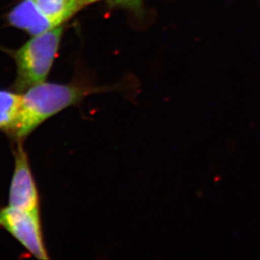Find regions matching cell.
<instances>
[{
  "mask_svg": "<svg viewBox=\"0 0 260 260\" xmlns=\"http://www.w3.org/2000/svg\"><path fill=\"white\" fill-rule=\"evenodd\" d=\"M100 90L101 88L74 83L43 82L30 87L22 94L20 115L12 135L18 140L24 139L45 120Z\"/></svg>",
  "mask_w": 260,
  "mask_h": 260,
  "instance_id": "6da1fadb",
  "label": "cell"
},
{
  "mask_svg": "<svg viewBox=\"0 0 260 260\" xmlns=\"http://www.w3.org/2000/svg\"><path fill=\"white\" fill-rule=\"evenodd\" d=\"M62 35L63 28L58 26L34 36L13 52L17 68L15 89L24 92L45 82L58 54Z\"/></svg>",
  "mask_w": 260,
  "mask_h": 260,
  "instance_id": "7a4b0ae2",
  "label": "cell"
},
{
  "mask_svg": "<svg viewBox=\"0 0 260 260\" xmlns=\"http://www.w3.org/2000/svg\"><path fill=\"white\" fill-rule=\"evenodd\" d=\"M0 228L10 233L35 258H49L42 236L40 212L6 206L0 209Z\"/></svg>",
  "mask_w": 260,
  "mask_h": 260,
  "instance_id": "3957f363",
  "label": "cell"
},
{
  "mask_svg": "<svg viewBox=\"0 0 260 260\" xmlns=\"http://www.w3.org/2000/svg\"><path fill=\"white\" fill-rule=\"evenodd\" d=\"M9 206L21 211L40 212V199L27 154L19 143L9 194Z\"/></svg>",
  "mask_w": 260,
  "mask_h": 260,
  "instance_id": "277c9868",
  "label": "cell"
},
{
  "mask_svg": "<svg viewBox=\"0 0 260 260\" xmlns=\"http://www.w3.org/2000/svg\"><path fill=\"white\" fill-rule=\"evenodd\" d=\"M8 22L13 27L27 32L32 37L54 29V25L40 11L34 0H21L8 14Z\"/></svg>",
  "mask_w": 260,
  "mask_h": 260,
  "instance_id": "5b68a950",
  "label": "cell"
},
{
  "mask_svg": "<svg viewBox=\"0 0 260 260\" xmlns=\"http://www.w3.org/2000/svg\"><path fill=\"white\" fill-rule=\"evenodd\" d=\"M34 2L55 27L62 25L83 8L79 0H34Z\"/></svg>",
  "mask_w": 260,
  "mask_h": 260,
  "instance_id": "8992f818",
  "label": "cell"
},
{
  "mask_svg": "<svg viewBox=\"0 0 260 260\" xmlns=\"http://www.w3.org/2000/svg\"><path fill=\"white\" fill-rule=\"evenodd\" d=\"M22 94L0 90V131L12 134L17 124Z\"/></svg>",
  "mask_w": 260,
  "mask_h": 260,
  "instance_id": "52a82bcc",
  "label": "cell"
},
{
  "mask_svg": "<svg viewBox=\"0 0 260 260\" xmlns=\"http://www.w3.org/2000/svg\"><path fill=\"white\" fill-rule=\"evenodd\" d=\"M143 0H124L123 7L128 8L133 10H140Z\"/></svg>",
  "mask_w": 260,
  "mask_h": 260,
  "instance_id": "ba28073f",
  "label": "cell"
},
{
  "mask_svg": "<svg viewBox=\"0 0 260 260\" xmlns=\"http://www.w3.org/2000/svg\"><path fill=\"white\" fill-rule=\"evenodd\" d=\"M98 1H101V0H79V2L83 7L88 5H91L93 3L98 2ZM106 1L111 3V5H119L121 7H123V5H124V0H106Z\"/></svg>",
  "mask_w": 260,
  "mask_h": 260,
  "instance_id": "9c48e42d",
  "label": "cell"
}]
</instances>
